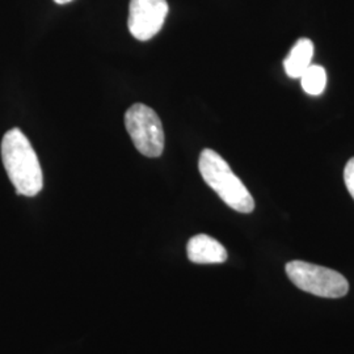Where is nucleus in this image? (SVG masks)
Segmentation results:
<instances>
[{
  "instance_id": "nucleus-1",
  "label": "nucleus",
  "mask_w": 354,
  "mask_h": 354,
  "mask_svg": "<svg viewBox=\"0 0 354 354\" xmlns=\"http://www.w3.org/2000/svg\"><path fill=\"white\" fill-rule=\"evenodd\" d=\"M1 160L17 194L35 197L42 190L44 176L37 153L20 129H11L4 134Z\"/></svg>"
},
{
  "instance_id": "nucleus-2",
  "label": "nucleus",
  "mask_w": 354,
  "mask_h": 354,
  "mask_svg": "<svg viewBox=\"0 0 354 354\" xmlns=\"http://www.w3.org/2000/svg\"><path fill=\"white\" fill-rule=\"evenodd\" d=\"M198 168L205 183L223 203L243 214L252 213L254 200L251 193L218 152L209 149L203 150L200 155Z\"/></svg>"
},
{
  "instance_id": "nucleus-3",
  "label": "nucleus",
  "mask_w": 354,
  "mask_h": 354,
  "mask_svg": "<svg viewBox=\"0 0 354 354\" xmlns=\"http://www.w3.org/2000/svg\"><path fill=\"white\" fill-rule=\"evenodd\" d=\"M286 274L302 291L323 298H342L348 294L349 283L339 272L304 261L286 264Z\"/></svg>"
},
{
  "instance_id": "nucleus-4",
  "label": "nucleus",
  "mask_w": 354,
  "mask_h": 354,
  "mask_svg": "<svg viewBox=\"0 0 354 354\" xmlns=\"http://www.w3.org/2000/svg\"><path fill=\"white\" fill-rule=\"evenodd\" d=\"M125 127L136 149L145 156L158 158L165 150V130L156 112L145 104H134L125 113Z\"/></svg>"
},
{
  "instance_id": "nucleus-5",
  "label": "nucleus",
  "mask_w": 354,
  "mask_h": 354,
  "mask_svg": "<svg viewBox=\"0 0 354 354\" xmlns=\"http://www.w3.org/2000/svg\"><path fill=\"white\" fill-rule=\"evenodd\" d=\"M168 15L167 0H130L129 30L140 41L155 37L163 28Z\"/></svg>"
},
{
  "instance_id": "nucleus-6",
  "label": "nucleus",
  "mask_w": 354,
  "mask_h": 354,
  "mask_svg": "<svg viewBox=\"0 0 354 354\" xmlns=\"http://www.w3.org/2000/svg\"><path fill=\"white\" fill-rule=\"evenodd\" d=\"M188 259L194 264H221L227 260L226 248L209 235L193 236L187 245Z\"/></svg>"
},
{
  "instance_id": "nucleus-7",
  "label": "nucleus",
  "mask_w": 354,
  "mask_h": 354,
  "mask_svg": "<svg viewBox=\"0 0 354 354\" xmlns=\"http://www.w3.org/2000/svg\"><path fill=\"white\" fill-rule=\"evenodd\" d=\"M314 44L308 38H301L295 42L288 54L283 66L286 75L291 79H299L304 71L311 66L314 57Z\"/></svg>"
},
{
  "instance_id": "nucleus-8",
  "label": "nucleus",
  "mask_w": 354,
  "mask_h": 354,
  "mask_svg": "<svg viewBox=\"0 0 354 354\" xmlns=\"http://www.w3.org/2000/svg\"><path fill=\"white\" fill-rule=\"evenodd\" d=\"M299 79L304 92L313 96L322 95L327 86V73L319 64H311Z\"/></svg>"
},
{
  "instance_id": "nucleus-9",
  "label": "nucleus",
  "mask_w": 354,
  "mask_h": 354,
  "mask_svg": "<svg viewBox=\"0 0 354 354\" xmlns=\"http://www.w3.org/2000/svg\"><path fill=\"white\" fill-rule=\"evenodd\" d=\"M344 181L346 185V189L351 193L354 200V158H352L344 169Z\"/></svg>"
},
{
  "instance_id": "nucleus-10",
  "label": "nucleus",
  "mask_w": 354,
  "mask_h": 354,
  "mask_svg": "<svg viewBox=\"0 0 354 354\" xmlns=\"http://www.w3.org/2000/svg\"><path fill=\"white\" fill-rule=\"evenodd\" d=\"M57 4H67V3H70V1H73V0H54Z\"/></svg>"
}]
</instances>
